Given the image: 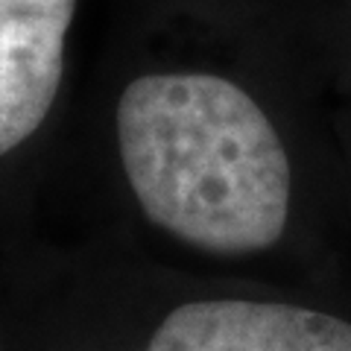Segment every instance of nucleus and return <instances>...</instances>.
<instances>
[{
	"mask_svg": "<svg viewBox=\"0 0 351 351\" xmlns=\"http://www.w3.org/2000/svg\"><path fill=\"white\" fill-rule=\"evenodd\" d=\"M147 351H351V322L281 302H191L158 325Z\"/></svg>",
	"mask_w": 351,
	"mask_h": 351,
	"instance_id": "f03ea898",
	"label": "nucleus"
},
{
	"mask_svg": "<svg viewBox=\"0 0 351 351\" xmlns=\"http://www.w3.org/2000/svg\"><path fill=\"white\" fill-rule=\"evenodd\" d=\"M76 0H0V156L36 132L56 100Z\"/></svg>",
	"mask_w": 351,
	"mask_h": 351,
	"instance_id": "7ed1b4c3",
	"label": "nucleus"
},
{
	"mask_svg": "<svg viewBox=\"0 0 351 351\" xmlns=\"http://www.w3.org/2000/svg\"><path fill=\"white\" fill-rule=\"evenodd\" d=\"M117 144L152 223L191 246L246 255L278 243L290 158L252 97L211 73H149L117 103Z\"/></svg>",
	"mask_w": 351,
	"mask_h": 351,
	"instance_id": "f257e3e1",
	"label": "nucleus"
}]
</instances>
